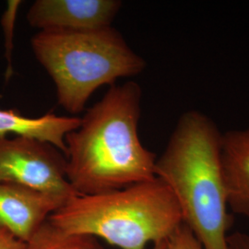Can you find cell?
<instances>
[{"instance_id": "obj_15", "label": "cell", "mask_w": 249, "mask_h": 249, "mask_svg": "<svg viewBox=\"0 0 249 249\" xmlns=\"http://www.w3.org/2000/svg\"><path fill=\"white\" fill-rule=\"evenodd\" d=\"M168 249V246H167V240L160 241L156 244L153 245V249Z\"/></svg>"}, {"instance_id": "obj_2", "label": "cell", "mask_w": 249, "mask_h": 249, "mask_svg": "<svg viewBox=\"0 0 249 249\" xmlns=\"http://www.w3.org/2000/svg\"><path fill=\"white\" fill-rule=\"evenodd\" d=\"M222 134L203 113L186 112L155 163L156 178L169 187L183 223L203 249H229L232 216L222 169Z\"/></svg>"}, {"instance_id": "obj_11", "label": "cell", "mask_w": 249, "mask_h": 249, "mask_svg": "<svg viewBox=\"0 0 249 249\" xmlns=\"http://www.w3.org/2000/svg\"><path fill=\"white\" fill-rule=\"evenodd\" d=\"M168 249H203L192 231L182 223L167 239Z\"/></svg>"}, {"instance_id": "obj_9", "label": "cell", "mask_w": 249, "mask_h": 249, "mask_svg": "<svg viewBox=\"0 0 249 249\" xmlns=\"http://www.w3.org/2000/svg\"><path fill=\"white\" fill-rule=\"evenodd\" d=\"M81 117L48 113L38 117L21 115L17 110L0 109V136L15 134L50 143L67 155L65 138L80 126Z\"/></svg>"}, {"instance_id": "obj_7", "label": "cell", "mask_w": 249, "mask_h": 249, "mask_svg": "<svg viewBox=\"0 0 249 249\" xmlns=\"http://www.w3.org/2000/svg\"><path fill=\"white\" fill-rule=\"evenodd\" d=\"M66 202L30 187L0 183V226L26 243Z\"/></svg>"}, {"instance_id": "obj_12", "label": "cell", "mask_w": 249, "mask_h": 249, "mask_svg": "<svg viewBox=\"0 0 249 249\" xmlns=\"http://www.w3.org/2000/svg\"><path fill=\"white\" fill-rule=\"evenodd\" d=\"M20 1H9V8L2 18V25L4 28V33L9 34V38L6 40V56L9 61V67L11 64V50H12V31L14 26V21L16 18V13Z\"/></svg>"}, {"instance_id": "obj_4", "label": "cell", "mask_w": 249, "mask_h": 249, "mask_svg": "<svg viewBox=\"0 0 249 249\" xmlns=\"http://www.w3.org/2000/svg\"><path fill=\"white\" fill-rule=\"evenodd\" d=\"M31 45L53 80L58 104L71 116L84 110L100 87L139 75L147 65L112 26L84 32L40 31Z\"/></svg>"}, {"instance_id": "obj_1", "label": "cell", "mask_w": 249, "mask_h": 249, "mask_svg": "<svg viewBox=\"0 0 249 249\" xmlns=\"http://www.w3.org/2000/svg\"><path fill=\"white\" fill-rule=\"evenodd\" d=\"M142 90L113 85L65 138L67 178L78 195H98L156 178V154L139 136Z\"/></svg>"}, {"instance_id": "obj_6", "label": "cell", "mask_w": 249, "mask_h": 249, "mask_svg": "<svg viewBox=\"0 0 249 249\" xmlns=\"http://www.w3.org/2000/svg\"><path fill=\"white\" fill-rule=\"evenodd\" d=\"M121 7L119 0H36L26 18L40 31H93L112 26Z\"/></svg>"}, {"instance_id": "obj_10", "label": "cell", "mask_w": 249, "mask_h": 249, "mask_svg": "<svg viewBox=\"0 0 249 249\" xmlns=\"http://www.w3.org/2000/svg\"><path fill=\"white\" fill-rule=\"evenodd\" d=\"M22 249H104L97 238L69 233L54 226L48 220L24 243Z\"/></svg>"}, {"instance_id": "obj_5", "label": "cell", "mask_w": 249, "mask_h": 249, "mask_svg": "<svg viewBox=\"0 0 249 249\" xmlns=\"http://www.w3.org/2000/svg\"><path fill=\"white\" fill-rule=\"evenodd\" d=\"M66 167L65 154L50 143L0 136V183L30 187L68 201L78 194L67 178Z\"/></svg>"}, {"instance_id": "obj_8", "label": "cell", "mask_w": 249, "mask_h": 249, "mask_svg": "<svg viewBox=\"0 0 249 249\" xmlns=\"http://www.w3.org/2000/svg\"><path fill=\"white\" fill-rule=\"evenodd\" d=\"M221 161L229 210L249 219V127L222 134Z\"/></svg>"}, {"instance_id": "obj_14", "label": "cell", "mask_w": 249, "mask_h": 249, "mask_svg": "<svg viewBox=\"0 0 249 249\" xmlns=\"http://www.w3.org/2000/svg\"><path fill=\"white\" fill-rule=\"evenodd\" d=\"M24 243L15 238L0 226V249H22Z\"/></svg>"}, {"instance_id": "obj_13", "label": "cell", "mask_w": 249, "mask_h": 249, "mask_svg": "<svg viewBox=\"0 0 249 249\" xmlns=\"http://www.w3.org/2000/svg\"><path fill=\"white\" fill-rule=\"evenodd\" d=\"M229 249H249V234L236 231L228 236Z\"/></svg>"}, {"instance_id": "obj_3", "label": "cell", "mask_w": 249, "mask_h": 249, "mask_svg": "<svg viewBox=\"0 0 249 249\" xmlns=\"http://www.w3.org/2000/svg\"><path fill=\"white\" fill-rule=\"evenodd\" d=\"M48 221L69 233L101 238L119 249H146L183 223L178 201L160 178L98 195L73 196Z\"/></svg>"}]
</instances>
